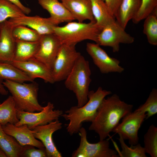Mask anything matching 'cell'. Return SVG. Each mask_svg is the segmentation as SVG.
<instances>
[{
	"label": "cell",
	"mask_w": 157,
	"mask_h": 157,
	"mask_svg": "<svg viewBox=\"0 0 157 157\" xmlns=\"http://www.w3.org/2000/svg\"><path fill=\"white\" fill-rule=\"evenodd\" d=\"M133 108L132 105L122 101L116 94L105 98L89 130L97 133L99 140H105L118 124L121 119L132 111Z\"/></svg>",
	"instance_id": "obj_1"
},
{
	"label": "cell",
	"mask_w": 157,
	"mask_h": 157,
	"mask_svg": "<svg viewBox=\"0 0 157 157\" xmlns=\"http://www.w3.org/2000/svg\"><path fill=\"white\" fill-rule=\"evenodd\" d=\"M111 91L99 87L96 91H89L88 100L81 107L77 106L71 107L61 116L69 121L67 125V132L70 135L78 133L85 122H92L94 119L98 108L103 100L111 94Z\"/></svg>",
	"instance_id": "obj_2"
},
{
	"label": "cell",
	"mask_w": 157,
	"mask_h": 157,
	"mask_svg": "<svg viewBox=\"0 0 157 157\" xmlns=\"http://www.w3.org/2000/svg\"><path fill=\"white\" fill-rule=\"evenodd\" d=\"M91 75L88 61L80 55L65 82L66 88L75 94L78 107L83 106L88 100Z\"/></svg>",
	"instance_id": "obj_3"
},
{
	"label": "cell",
	"mask_w": 157,
	"mask_h": 157,
	"mask_svg": "<svg viewBox=\"0 0 157 157\" xmlns=\"http://www.w3.org/2000/svg\"><path fill=\"white\" fill-rule=\"evenodd\" d=\"M102 28L96 22L85 23L72 21L63 26H55L53 33L62 44L76 45L85 40H91L96 43L98 35Z\"/></svg>",
	"instance_id": "obj_4"
},
{
	"label": "cell",
	"mask_w": 157,
	"mask_h": 157,
	"mask_svg": "<svg viewBox=\"0 0 157 157\" xmlns=\"http://www.w3.org/2000/svg\"><path fill=\"white\" fill-rule=\"evenodd\" d=\"M25 83L5 80L3 83L11 93L17 110L29 112L42 111L43 107L39 104L38 99V84L34 81Z\"/></svg>",
	"instance_id": "obj_5"
},
{
	"label": "cell",
	"mask_w": 157,
	"mask_h": 157,
	"mask_svg": "<svg viewBox=\"0 0 157 157\" xmlns=\"http://www.w3.org/2000/svg\"><path fill=\"white\" fill-rule=\"evenodd\" d=\"M125 29L115 20L102 28L98 35L96 43L100 46L110 47L113 52H118L120 44H130L134 41V38Z\"/></svg>",
	"instance_id": "obj_6"
},
{
	"label": "cell",
	"mask_w": 157,
	"mask_h": 157,
	"mask_svg": "<svg viewBox=\"0 0 157 157\" xmlns=\"http://www.w3.org/2000/svg\"><path fill=\"white\" fill-rule=\"evenodd\" d=\"M80 55L76 50L75 45L62 44L51 70L55 82L65 79Z\"/></svg>",
	"instance_id": "obj_7"
},
{
	"label": "cell",
	"mask_w": 157,
	"mask_h": 157,
	"mask_svg": "<svg viewBox=\"0 0 157 157\" xmlns=\"http://www.w3.org/2000/svg\"><path fill=\"white\" fill-rule=\"evenodd\" d=\"M80 137L79 145L72 153V157H118L117 151L110 148L106 140H99L95 143H90L87 139V132L81 127L78 132Z\"/></svg>",
	"instance_id": "obj_8"
},
{
	"label": "cell",
	"mask_w": 157,
	"mask_h": 157,
	"mask_svg": "<svg viewBox=\"0 0 157 157\" xmlns=\"http://www.w3.org/2000/svg\"><path fill=\"white\" fill-rule=\"evenodd\" d=\"M54 108L53 104L49 102L43 110L38 113L17 110V116L19 121L14 125L19 126L26 124L31 129L38 126L47 124L58 119L63 114L62 110H54Z\"/></svg>",
	"instance_id": "obj_9"
},
{
	"label": "cell",
	"mask_w": 157,
	"mask_h": 157,
	"mask_svg": "<svg viewBox=\"0 0 157 157\" xmlns=\"http://www.w3.org/2000/svg\"><path fill=\"white\" fill-rule=\"evenodd\" d=\"M146 117L145 113L135 110L123 118L112 132L118 134L124 140H128L130 145H136L138 143V130Z\"/></svg>",
	"instance_id": "obj_10"
},
{
	"label": "cell",
	"mask_w": 157,
	"mask_h": 157,
	"mask_svg": "<svg viewBox=\"0 0 157 157\" xmlns=\"http://www.w3.org/2000/svg\"><path fill=\"white\" fill-rule=\"evenodd\" d=\"M86 50L102 73H121L124 72V69L120 65L119 61L110 57L98 44L87 43Z\"/></svg>",
	"instance_id": "obj_11"
},
{
	"label": "cell",
	"mask_w": 157,
	"mask_h": 157,
	"mask_svg": "<svg viewBox=\"0 0 157 157\" xmlns=\"http://www.w3.org/2000/svg\"><path fill=\"white\" fill-rule=\"evenodd\" d=\"M39 42V49L34 58L51 70L62 44L54 33L42 35Z\"/></svg>",
	"instance_id": "obj_12"
},
{
	"label": "cell",
	"mask_w": 157,
	"mask_h": 157,
	"mask_svg": "<svg viewBox=\"0 0 157 157\" xmlns=\"http://www.w3.org/2000/svg\"><path fill=\"white\" fill-rule=\"evenodd\" d=\"M62 123L58 119L47 124L36 126L31 129L35 138L40 140L44 145L48 157H62L53 140L52 135L62 128Z\"/></svg>",
	"instance_id": "obj_13"
},
{
	"label": "cell",
	"mask_w": 157,
	"mask_h": 157,
	"mask_svg": "<svg viewBox=\"0 0 157 157\" xmlns=\"http://www.w3.org/2000/svg\"><path fill=\"white\" fill-rule=\"evenodd\" d=\"M11 63L33 80L40 78L46 83H55L51 70L34 58L25 61H13Z\"/></svg>",
	"instance_id": "obj_14"
},
{
	"label": "cell",
	"mask_w": 157,
	"mask_h": 157,
	"mask_svg": "<svg viewBox=\"0 0 157 157\" xmlns=\"http://www.w3.org/2000/svg\"><path fill=\"white\" fill-rule=\"evenodd\" d=\"M13 26L22 25L34 29L41 35L53 33L54 28L57 26L51 18L39 16H28L26 15L19 18H10L8 20Z\"/></svg>",
	"instance_id": "obj_15"
},
{
	"label": "cell",
	"mask_w": 157,
	"mask_h": 157,
	"mask_svg": "<svg viewBox=\"0 0 157 157\" xmlns=\"http://www.w3.org/2000/svg\"><path fill=\"white\" fill-rule=\"evenodd\" d=\"M13 27L8 20L1 23L0 61L11 63L13 60L16 41L12 34Z\"/></svg>",
	"instance_id": "obj_16"
},
{
	"label": "cell",
	"mask_w": 157,
	"mask_h": 157,
	"mask_svg": "<svg viewBox=\"0 0 157 157\" xmlns=\"http://www.w3.org/2000/svg\"><path fill=\"white\" fill-rule=\"evenodd\" d=\"M2 127L6 133L14 137L22 146L30 145L38 149H45L42 143L35 138L32 131L26 124L15 126L8 123L2 126Z\"/></svg>",
	"instance_id": "obj_17"
},
{
	"label": "cell",
	"mask_w": 157,
	"mask_h": 157,
	"mask_svg": "<svg viewBox=\"0 0 157 157\" xmlns=\"http://www.w3.org/2000/svg\"><path fill=\"white\" fill-rule=\"evenodd\" d=\"M61 2L75 20L83 22L86 20L96 22L90 0H62Z\"/></svg>",
	"instance_id": "obj_18"
},
{
	"label": "cell",
	"mask_w": 157,
	"mask_h": 157,
	"mask_svg": "<svg viewBox=\"0 0 157 157\" xmlns=\"http://www.w3.org/2000/svg\"><path fill=\"white\" fill-rule=\"evenodd\" d=\"M39 4L50 14V17L56 26L75 20L70 13L58 0H38Z\"/></svg>",
	"instance_id": "obj_19"
},
{
	"label": "cell",
	"mask_w": 157,
	"mask_h": 157,
	"mask_svg": "<svg viewBox=\"0 0 157 157\" xmlns=\"http://www.w3.org/2000/svg\"><path fill=\"white\" fill-rule=\"evenodd\" d=\"M141 0H122L115 15L116 21L124 28L138 11Z\"/></svg>",
	"instance_id": "obj_20"
},
{
	"label": "cell",
	"mask_w": 157,
	"mask_h": 157,
	"mask_svg": "<svg viewBox=\"0 0 157 157\" xmlns=\"http://www.w3.org/2000/svg\"><path fill=\"white\" fill-rule=\"evenodd\" d=\"M26 147L22 146L14 137L6 133L0 124V148L7 157H22Z\"/></svg>",
	"instance_id": "obj_21"
},
{
	"label": "cell",
	"mask_w": 157,
	"mask_h": 157,
	"mask_svg": "<svg viewBox=\"0 0 157 157\" xmlns=\"http://www.w3.org/2000/svg\"><path fill=\"white\" fill-rule=\"evenodd\" d=\"M0 78L19 83L32 82V79L11 63L0 61Z\"/></svg>",
	"instance_id": "obj_22"
},
{
	"label": "cell",
	"mask_w": 157,
	"mask_h": 157,
	"mask_svg": "<svg viewBox=\"0 0 157 157\" xmlns=\"http://www.w3.org/2000/svg\"><path fill=\"white\" fill-rule=\"evenodd\" d=\"M15 40L16 48L13 61H24L34 57L39 47V41L30 42Z\"/></svg>",
	"instance_id": "obj_23"
},
{
	"label": "cell",
	"mask_w": 157,
	"mask_h": 157,
	"mask_svg": "<svg viewBox=\"0 0 157 157\" xmlns=\"http://www.w3.org/2000/svg\"><path fill=\"white\" fill-rule=\"evenodd\" d=\"M92 13L99 26L102 28L115 20V17L110 13L103 0H90Z\"/></svg>",
	"instance_id": "obj_24"
},
{
	"label": "cell",
	"mask_w": 157,
	"mask_h": 157,
	"mask_svg": "<svg viewBox=\"0 0 157 157\" xmlns=\"http://www.w3.org/2000/svg\"><path fill=\"white\" fill-rule=\"evenodd\" d=\"M17 109L12 96H9L0 103V124L2 126L9 123L15 125L19 121L17 116Z\"/></svg>",
	"instance_id": "obj_25"
},
{
	"label": "cell",
	"mask_w": 157,
	"mask_h": 157,
	"mask_svg": "<svg viewBox=\"0 0 157 157\" xmlns=\"http://www.w3.org/2000/svg\"><path fill=\"white\" fill-rule=\"evenodd\" d=\"M157 8L153 12L145 19L143 32L151 44L157 45Z\"/></svg>",
	"instance_id": "obj_26"
},
{
	"label": "cell",
	"mask_w": 157,
	"mask_h": 157,
	"mask_svg": "<svg viewBox=\"0 0 157 157\" xmlns=\"http://www.w3.org/2000/svg\"><path fill=\"white\" fill-rule=\"evenodd\" d=\"M12 32L15 40L27 42L39 41L42 35L35 30L22 25L13 27Z\"/></svg>",
	"instance_id": "obj_27"
},
{
	"label": "cell",
	"mask_w": 157,
	"mask_h": 157,
	"mask_svg": "<svg viewBox=\"0 0 157 157\" xmlns=\"http://www.w3.org/2000/svg\"><path fill=\"white\" fill-rule=\"evenodd\" d=\"M26 15L17 6L7 0H0V23L8 18H19Z\"/></svg>",
	"instance_id": "obj_28"
},
{
	"label": "cell",
	"mask_w": 157,
	"mask_h": 157,
	"mask_svg": "<svg viewBox=\"0 0 157 157\" xmlns=\"http://www.w3.org/2000/svg\"><path fill=\"white\" fill-rule=\"evenodd\" d=\"M143 147L146 153L157 157V127L152 124L144 136Z\"/></svg>",
	"instance_id": "obj_29"
},
{
	"label": "cell",
	"mask_w": 157,
	"mask_h": 157,
	"mask_svg": "<svg viewBox=\"0 0 157 157\" xmlns=\"http://www.w3.org/2000/svg\"><path fill=\"white\" fill-rule=\"evenodd\" d=\"M118 138L122 149L121 151L117 152L119 156L121 157H147L144 149L141 144L138 143L136 145L128 146L124 140L119 135Z\"/></svg>",
	"instance_id": "obj_30"
},
{
	"label": "cell",
	"mask_w": 157,
	"mask_h": 157,
	"mask_svg": "<svg viewBox=\"0 0 157 157\" xmlns=\"http://www.w3.org/2000/svg\"><path fill=\"white\" fill-rule=\"evenodd\" d=\"M136 110L146 113V119L157 113V90L154 88L150 92L145 102Z\"/></svg>",
	"instance_id": "obj_31"
},
{
	"label": "cell",
	"mask_w": 157,
	"mask_h": 157,
	"mask_svg": "<svg viewBox=\"0 0 157 157\" xmlns=\"http://www.w3.org/2000/svg\"><path fill=\"white\" fill-rule=\"evenodd\" d=\"M157 7V0H141L140 8L132 19L135 24H138L151 14Z\"/></svg>",
	"instance_id": "obj_32"
},
{
	"label": "cell",
	"mask_w": 157,
	"mask_h": 157,
	"mask_svg": "<svg viewBox=\"0 0 157 157\" xmlns=\"http://www.w3.org/2000/svg\"><path fill=\"white\" fill-rule=\"evenodd\" d=\"M34 147L26 145L22 157H47L45 149H36Z\"/></svg>",
	"instance_id": "obj_33"
},
{
	"label": "cell",
	"mask_w": 157,
	"mask_h": 157,
	"mask_svg": "<svg viewBox=\"0 0 157 157\" xmlns=\"http://www.w3.org/2000/svg\"><path fill=\"white\" fill-rule=\"evenodd\" d=\"M103 0L106 5L110 14L115 17L122 0Z\"/></svg>",
	"instance_id": "obj_34"
},
{
	"label": "cell",
	"mask_w": 157,
	"mask_h": 157,
	"mask_svg": "<svg viewBox=\"0 0 157 157\" xmlns=\"http://www.w3.org/2000/svg\"><path fill=\"white\" fill-rule=\"evenodd\" d=\"M14 4L18 7L25 14L28 15L31 12V9L28 7L25 6L19 0H7Z\"/></svg>",
	"instance_id": "obj_35"
},
{
	"label": "cell",
	"mask_w": 157,
	"mask_h": 157,
	"mask_svg": "<svg viewBox=\"0 0 157 157\" xmlns=\"http://www.w3.org/2000/svg\"><path fill=\"white\" fill-rule=\"evenodd\" d=\"M3 80L0 78V94L3 95H6L8 94V92L3 84Z\"/></svg>",
	"instance_id": "obj_36"
},
{
	"label": "cell",
	"mask_w": 157,
	"mask_h": 157,
	"mask_svg": "<svg viewBox=\"0 0 157 157\" xmlns=\"http://www.w3.org/2000/svg\"><path fill=\"white\" fill-rule=\"evenodd\" d=\"M0 157H7L5 152L0 148Z\"/></svg>",
	"instance_id": "obj_37"
},
{
	"label": "cell",
	"mask_w": 157,
	"mask_h": 157,
	"mask_svg": "<svg viewBox=\"0 0 157 157\" xmlns=\"http://www.w3.org/2000/svg\"><path fill=\"white\" fill-rule=\"evenodd\" d=\"M1 23H0V27H1Z\"/></svg>",
	"instance_id": "obj_38"
},
{
	"label": "cell",
	"mask_w": 157,
	"mask_h": 157,
	"mask_svg": "<svg viewBox=\"0 0 157 157\" xmlns=\"http://www.w3.org/2000/svg\"><path fill=\"white\" fill-rule=\"evenodd\" d=\"M59 0V1L60 0V1H61L62 0Z\"/></svg>",
	"instance_id": "obj_39"
}]
</instances>
